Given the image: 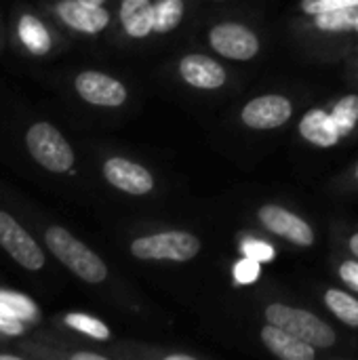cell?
<instances>
[{
    "instance_id": "cell-8",
    "label": "cell",
    "mask_w": 358,
    "mask_h": 360,
    "mask_svg": "<svg viewBox=\"0 0 358 360\" xmlns=\"http://www.w3.org/2000/svg\"><path fill=\"white\" fill-rule=\"evenodd\" d=\"M257 217L270 232H274L276 236L287 238L289 243H293L298 247H312L314 245V232H312L310 224L306 219H302L300 215L291 213L285 207L264 205L260 209Z\"/></svg>"
},
{
    "instance_id": "cell-32",
    "label": "cell",
    "mask_w": 358,
    "mask_h": 360,
    "mask_svg": "<svg viewBox=\"0 0 358 360\" xmlns=\"http://www.w3.org/2000/svg\"><path fill=\"white\" fill-rule=\"evenodd\" d=\"M84 2H91V4H103L106 0H84Z\"/></svg>"
},
{
    "instance_id": "cell-6",
    "label": "cell",
    "mask_w": 358,
    "mask_h": 360,
    "mask_svg": "<svg viewBox=\"0 0 358 360\" xmlns=\"http://www.w3.org/2000/svg\"><path fill=\"white\" fill-rule=\"evenodd\" d=\"M209 42L215 53L234 61H249L260 53V38L243 23H217L209 32Z\"/></svg>"
},
{
    "instance_id": "cell-2",
    "label": "cell",
    "mask_w": 358,
    "mask_h": 360,
    "mask_svg": "<svg viewBox=\"0 0 358 360\" xmlns=\"http://www.w3.org/2000/svg\"><path fill=\"white\" fill-rule=\"evenodd\" d=\"M198 251H200V240L190 232H177V230L141 236L131 243V253L143 262L184 264V262L196 257Z\"/></svg>"
},
{
    "instance_id": "cell-9",
    "label": "cell",
    "mask_w": 358,
    "mask_h": 360,
    "mask_svg": "<svg viewBox=\"0 0 358 360\" xmlns=\"http://www.w3.org/2000/svg\"><path fill=\"white\" fill-rule=\"evenodd\" d=\"M78 95L93 103V105H101V108H118L127 101V89L120 80L103 74V72H82L76 76L74 82Z\"/></svg>"
},
{
    "instance_id": "cell-14",
    "label": "cell",
    "mask_w": 358,
    "mask_h": 360,
    "mask_svg": "<svg viewBox=\"0 0 358 360\" xmlns=\"http://www.w3.org/2000/svg\"><path fill=\"white\" fill-rule=\"evenodd\" d=\"M300 133L306 141L319 148H331L342 139L331 112H325L321 108H312L304 114V118L300 120Z\"/></svg>"
},
{
    "instance_id": "cell-30",
    "label": "cell",
    "mask_w": 358,
    "mask_h": 360,
    "mask_svg": "<svg viewBox=\"0 0 358 360\" xmlns=\"http://www.w3.org/2000/svg\"><path fill=\"white\" fill-rule=\"evenodd\" d=\"M165 360H194L190 354H169Z\"/></svg>"
},
{
    "instance_id": "cell-16",
    "label": "cell",
    "mask_w": 358,
    "mask_h": 360,
    "mask_svg": "<svg viewBox=\"0 0 358 360\" xmlns=\"http://www.w3.org/2000/svg\"><path fill=\"white\" fill-rule=\"evenodd\" d=\"M19 40L23 42V46L34 53V55H44L51 51V36L49 30L40 23V19L32 17V15H23L19 19Z\"/></svg>"
},
{
    "instance_id": "cell-3",
    "label": "cell",
    "mask_w": 358,
    "mask_h": 360,
    "mask_svg": "<svg viewBox=\"0 0 358 360\" xmlns=\"http://www.w3.org/2000/svg\"><path fill=\"white\" fill-rule=\"evenodd\" d=\"M266 319L268 323L289 331L314 348H331L335 344V331L308 310L291 308L285 304H270L266 308Z\"/></svg>"
},
{
    "instance_id": "cell-20",
    "label": "cell",
    "mask_w": 358,
    "mask_h": 360,
    "mask_svg": "<svg viewBox=\"0 0 358 360\" xmlns=\"http://www.w3.org/2000/svg\"><path fill=\"white\" fill-rule=\"evenodd\" d=\"M331 116H333V120L338 124L340 135L342 137L350 135L358 122V95H346V97H342L333 105Z\"/></svg>"
},
{
    "instance_id": "cell-28",
    "label": "cell",
    "mask_w": 358,
    "mask_h": 360,
    "mask_svg": "<svg viewBox=\"0 0 358 360\" xmlns=\"http://www.w3.org/2000/svg\"><path fill=\"white\" fill-rule=\"evenodd\" d=\"M72 360H106V356H101V354H93V352H78V354H74Z\"/></svg>"
},
{
    "instance_id": "cell-7",
    "label": "cell",
    "mask_w": 358,
    "mask_h": 360,
    "mask_svg": "<svg viewBox=\"0 0 358 360\" xmlns=\"http://www.w3.org/2000/svg\"><path fill=\"white\" fill-rule=\"evenodd\" d=\"M293 114V105L283 95H262L243 108V122L255 131H272L283 127Z\"/></svg>"
},
{
    "instance_id": "cell-19",
    "label": "cell",
    "mask_w": 358,
    "mask_h": 360,
    "mask_svg": "<svg viewBox=\"0 0 358 360\" xmlns=\"http://www.w3.org/2000/svg\"><path fill=\"white\" fill-rule=\"evenodd\" d=\"M184 17V0H156L154 2V32H173Z\"/></svg>"
},
{
    "instance_id": "cell-27",
    "label": "cell",
    "mask_w": 358,
    "mask_h": 360,
    "mask_svg": "<svg viewBox=\"0 0 358 360\" xmlns=\"http://www.w3.org/2000/svg\"><path fill=\"white\" fill-rule=\"evenodd\" d=\"M340 278L352 287L354 291H358V262L357 259H346L342 266H340Z\"/></svg>"
},
{
    "instance_id": "cell-26",
    "label": "cell",
    "mask_w": 358,
    "mask_h": 360,
    "mask_svg": "<svg viewBox=\"0 0 358 360\" xmlns=\"http://www.w3.org/2000/svg\"><path fill=\"white\" fill-rule=\"evenodd\" d=\"M0 331L8 333V335H21L25 331V327L21 325V321L13 314H8L6 310L0 308Z\"/></svg>"
},
{
    "instance_id": "cell-10",
    "label": "cell",
    "mask_w": 358,
    "mask_h": 360,
    "mask_svg": "<svg viewBox=\"0 0 358 360\" xmlns=\"http://www.w3.org/2000/svg\"><path fill=\"white\" fill-rule=\"evenodd\" d=\"M103 177L120 192H127L133 196H143V194L152 192V188H154V177L146 167H141L129 158H120V156L106 160Z\"/></svg>"
},
{
    "instance_id": "cell-4",
    "label": "cell",
    "mask_w": 358,
    "mask_h": 360,
    "mask_svg": "<svg viewBox=\"0 0 358 360\" xmlns=\"http://www.w3.org/2000/svg\"><path fill=\"white\" fill-rule=\"evenodd\" d=\"M25 146L34 160L53 173H65L74 167V150L63 135L49 122H36L25 133Z\"/></svg>"
},
{
    "instance_id": "cell-23",
    "label": "cell",
    "mask_w": 358,
    "mask_h": 360,
    "mask_svg": "<svg viewBox=\"0 0 358 360\" xmlns=\"http://www.w3.org/2000/svg\"><path fill=\"white\" fill-rule=\"evenodd\" d=\"M243 255L249 257V259H255L260 264H268L274 259L276 251L272 245H268L266 240H247L243 245Z\"/></svg>"
},
{
    "instance_id": "cell-11",
    "label": "cell",
    "mask_w": 358,
    "mask_h": 360,
    "mask_svg": "<svg viewBox=\"0 0 358 360\" xmlns=\"http://www.w3.org/2000/svg\"><path fill=\"white\" fill-rule=\"evenodd\" d=\"M57 15L63 23L82 34H99L110 23V13L101 4L84 0H61L57 4Z\"/></svg>"
},
{
    "instance_id": "cell-5",
    "label": "cell",
    "mask_w": 358,
    "mask_h": 360,
    "mask_svg": "<svg viewBox=\"0 0 358 360\" xmlns=\"http://www.w3.org/2000/svg\"><path fill=\"white\" fill-rule=\"evenodd\" d=\"M0 247L25 270L36 272L44 266V253L34 243V238L11 217L6 211H0Z\"/></svg>"
},
{
    "instance_id": "cell-29",
    "label": "cell",
    "mask_w": 358,
    "mask_h": 360,
    "mask_svg": "<svg viewBox=\"0 0 358 360\" xmlns=\"http://www.w3.org/2000/svg\"><path fill=\"white\" fill-rule=\"evenodd\" d=\"M350 251H352V253L358 257V232L352 236V238H350Z\"/></svg>"
},
{
    "instance_id": "cell-33",
    "label": "cell",
    "mask_w": 358,
    "mask_h": 360,
    "mask_svg": "<svg viewBox=\"0 0 358 360\" xmlns=\"http://www.w3.org/2000/svg\"><path fill=\"white\" fill-rule=\"evenodd\" d=\"M357 179H358V167H357Z\"/></svg>"
},
{
    "instance_id": "cell-15",
    "label": "cell",
    "mask_w": 358,
    "mask_h": 360,
    "mask_svg": "<svg viewBox=\"0 0 358 360\" xmlns=\"http://www.w3.org/2000/svg\"><path fill=\"white\" fill-rule=\"evenodd\" d=\"M120 23L131 38H146L154 30V4L150 0H122Z\"/></svg>"
},
{
    "instance_id": "cell-25",
    "label": "cell",
    "mask_w": 358,
    "mask_h": 360,
    "mask_svg": "<svg viewBox=\"0 0 358 360\" xmlns=\"http://www.w3.org/2000/svg\"><path fill=\"white\" fill-rule=\"evenodd\" d=\"M346 6H358V0H302V11L308 15H319L333 8H346Z\"/></svg>"
},
{
    "instance_id": "cell-18",
    "label": "cell",
    "mask_w": 358,
    "mask_h": 360,
    "mask_svg": "<svg viewBox=\"0 0 358 360\" xmlns=\"http://www.w3.org/2000/svg\"><path fill=\"white\" fill-rule=\"evenodd\" d=\"M325 304L327 308L348 327H358V300L340 291V289H329L325 293Z\"/></svg>"
},
{
    "instance_id": "cell-22",
    "label": "cell",
    "mask_w": 358,
    "mask_h": 360,
    "mask_svg": "<svg viewBox=\"0 0 358 360\" xmlns=\"http://www.w3.org/2000/svg\"><path fill=\"white\" fill-rule=\"evenodd\" d=\"M0 308L17 319H36V314H38L34 302L23 295H17V293L0 291Z\"/></svg>"
},
{
    "instance_id": "cell-31",
    "label": "cell",
    "mask_w": 358,
    "mask_h": 360,
    "mask_svg": "<svg viewBox=\"0 0 358 360\" xmlns=\"http://www.w3.org/2000/svg\"><path fill=\"white\" fill-rule=\"evenodd\" d=\"M0 360H19L17 356H8V354H0Z\"/></svg>"
},
{
    "instance_id": "cell-12",
    "label": "cell",
    "mask_w": 358,
    "mask_h": 360,
    "mask_svg": "<svg viewBox=\"0 0 358 360\" xmlns=\"http://www.w3.org/2000/svg\"><path fill=\"white\" fill-rule=\"evenodd\" d=\"M179 74L190 86L205 89V91L219 89L226 82V70L222 68V63H217L207 55H196V53L186 55L179 61Z\"/></svg>"
},
{
    "instance_id": "cell-34",
    "label": "cell",
    "mask_w": 358,
    "mask_h": 360,
    "mask_svg": "<svg viewBox=\"0 0 358 360\" xmlns=\"http://www.w3.org/2000/svg\"><path fill=\"white\" fill-rule=\"evenodd\" d=\"M357 34H358V23H357Z\"/></svg>"
},
{
    "instance_id": "cell-1",
    "label": "cell",
    "mask_w": 358,
    "mask_h": 360,
    "mask_svg": "<svg viewBox=\"0 0 358 360\" xmlns=\"http://www.w3.org/2000/svg\"><path fill=\"white\" fill-rule=\"evenodd\" d=\"M44 240H46V247L51 249V253L68 270H72L80 281H84L89 285H99L106 281L108 268H106L103 259L97 253H93L84 243L74 238L61 226H51L44 234Z\"/></svg>"
},
{
    "instance_id": "cell-13",
    "label": "cell",
    "mask_w": 358,
    "mask_h": 360,
    "mask_svg": "<svg viewBox=\"0 0 358 360\" xmlns=\"http://www.w3.org/2000/svg\"><path fill=\"white\" fill-rule=\"evenodd\" d=\"M262 342L274 356L283 360H312L317 354L314 346L272 323L262 329Z\"/></svg>"
},
{
    "instance_id": "cell-17",
    "label": "cell",
    "mask_w": 358,
    "mask_h": 360,
    "mask_svg": "<svg viewBox=\"0 0 358 360\" xmlns=\"http://www.w3.org/2000/svg\"><path fill=\"white\" fill-rule=\"evenodd\" d=\"M358 6H346V8H333L314 15V25L323 32H348L357 30Z\"/></svg>"
},
{
    "instance_id": "cell-24",
    "label": "cell",
    "mask_w": 358,
    "mask_h": 360,
    "mask_svg": "<svg viewBox=\"0 0 358 360\" xmlns=\"http://www.w3.org/2000/svg\"><path fill=\"white\" fill-rule=\"evenodd\" d=\"M260 274H262V264L255 259L245 257L234 266V278L238 285H253L260 278Z\"/></svg>"
},
{
    "instance_id": "cell-21",
    "label": "cell",
    "mask_w": 358,
    "mask_h": 360,
    "mask_svg": "<svg viewBox=\"0 0 358 360\" xmlns=\"http://www.w3.org/2000/svg\"><path fill=\"white\" fill-rule=\"evenodd\" d=\"M65 325H68L70 329H74V331H78V333H84V335H89V338H93V340H99V342H103V340L110 338L108 325L101 323L99 319L89 316V314L72 312V314L65 316Z\"/></svg>"
}]
</instances>
